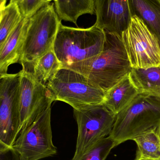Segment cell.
I'll return each mask as SVG.
<instances>
[{
	"instance_id": "cell-2",
	"label": "cell",
	"mask_w": 160,
	"mask_h": 160,
	"mask_svg": "<svg viewBox=\"0 0 160 160\" xmlns=\"http://www.w3.org/2000/svg\"><path fill=\"white\" fill-rule=\"evenodd\" d=\"M160 125V96L142 92L116 115L109 136L116 147Z\"/></svg>"
},
{
	"instance_id": "cell-24",
	"label": "cell",
	"mask_w": 160,
	"mask_h": 160,
	"mask_svg": "<svg viewBox=\"0 0 160 160\" xmlns=\"http://www.w3.org/2000/svg\"><path fill=\"white\" fill-rule=\"evenodd\" d=\"M148 93H152V94H155V95H158L160 97V89H157V90H153V91H150Z\"/></svg>"
},
{
	"instance_id": "cell-17",
	"label": "cell",
	"mask_w": 160,
	"mask_h": 160,
	"mask_svg": "<svg viewBox=\"0 0 160 160\" xmlns=\"http://www.w3.org/2000/svg\"><path fill=\"white\" fill-rule=\"evenodd\" d=\"M62 68V65L53 49L49 51L32 64L29 71L37 79L47 86V84Z\"/></svg>"
},
{
	"instance_id": "cell-23",
	"label": "cell",
	"mask_w": 160,
	"mask_h": 160,
	"mask_svg": "<svg viewBox=\"0 0 160 160\" xmlns=\"http://www.w3.org/2000/svg\"><path fill=\"white\" fill-rule=\"evenodd\" d=\"M7 0H0V11H2L6 6Z\"/></svg>"
},
{
	"instance_id": "cell-3",
	"label": "cell",
	"mask_w": 160,
	"mask_h": 160,
	"mask_svg": "<svg viewBox=\"0 0 160 160\" xmlns=\"http://www.w3.org/2000/svg\"><path fill=\"white\" fill-rule=\"evenodd\" d=\"M105 32L94 24L89 28H74L60 24L53 49L62 68L99 54L104 46Z\"/></svg>"
},
{
	"instance_id": "cell-19",
	"label": "cell",
	"mask_w": 160,
	"mask_h": 160,
	"mask_svg": "<svg viewBox=\"0 0 160 160\" xmlns=\"http://www.w3.org/2000/svg\"><path fill=\"white\" fill-rule=\"evenodd\" d=\"M22 18L18 7L14 4L9 3L3 10L0 21V51Z\"/></svg>"
},
{
	"instance_id": "cell-21",
	"label": "cell",
	"mask_w": 160,
	"mask_h": 160,
	"mask_svg": "<svg viewBox=\"0 0 160 160\" xmlns=\"http://www.w3.org/2000/svg\"><path fill=\"white\" fill-rule=\"evenodd\" d=\"M46 3L43 0H24L19 9L22 17L30 18Z\"/></svg>"
},
{
	"instance_id": "cell-12",
	"label": "cell",
	"mask_w": 160,
	"mask_h": 160,
	"mask_svg": "<svg viewBox=\"0 0 160 160\" xmlns=\"http://www.w3.org/2000/svg\"><path fill=\"white\" fill-rule=\"evenodd\" d=\"M30 18L22 17L0 51V75L7 74L8 67L19 63L29 25Z\"/></svg>"
},
{
	"instance_id": "cell-22",
	"label": "cell",
	"mask_w": 160,
	"mask_h": 160,
	"mask_svg": "<svg viewBox=\"0 0 160 160\" xmlns=\"http://www.w3.org/2000/svg\"><path fill=\"white\" fill-rule=\"evenodd\" d=\"M24 0H10V3L17 5L18 7H20L22 4Z\"/></svg>"
},
{
	"instance_id": "cell-4",
	"label": "cell",
	"mask_w": 160,
	"mask_h": 160,
	"mask_svg": "<svg viewBox=\"0 0 160 160\" xmlns=\"http://www.w3.org/2000/svg\"><path fill=\"white\" fill-rule=\"evenodd\" d=\"M61 23L53 3L45 4L30 17L19 62L22 68L29 70L35 61L52 49Z\"/></svg>"
},
{
	"instance_id": "cell-26",
	"label": "cell",
	"mask_w": 160,
	"mask_h": 160,
	"mask_svg": "<svg viewBox=\"0 0 160 160\" xmlns=\"http://www.w3.org/2000/svg\"><path fill=\"white\" fill-rule=\"evenodd\" d=\"M4 10V9H3ZM3 10L0 11V21H1V18H2V15Z\"/></svg>"
},
{
	"instance_id": "cell-1",
	"label": "cell",
	"mask_w": 160,
	"mask_h": 160,
	"mask_svg": "<svg viewBox=\"0 0 160 160\" xmlns=\"http://www.w3.org/2000/svg\"><path fill=\"white\" fill-rule=\"evenodd\" d=\"M104 32L105 42L99 54L63 68L83 75L92 84L105 92L129 75L132 67L122 38Z\"/></svg>"
},
{
	"instance_id": "cell-13",
	"label": "cell",
	"mask_w": 160,
	"mask_h": 160,
	"mask_svg": "<svg viewBox=\"0 0 160 160\" xmlns=\"http://www.w3.org/2000/svg\"><path fill=\"white\" fill-rule=\"evenodd\" d=\"M132 18L145 25L160 45V0H128Z\"/></svg>"
},
{
	"instance_id": "cell-14",
	"label": "cell",
	"mask_w": 160,
	"mask_h": 160,
	"mask_svg": "<svg viewBox=\"0 0 160 160\" xmlns=\"http://www.w3.org/2000/svg\"><path fill=\"white\" fill-rule=\"evenodd\" d=\"M139 94V91L128 75L104 92L102 103L111 112L116 115Z\"/></svg>"
},
{
	"instance_id": "cell-10",
	"label": "cell",
	"mask_w": 160,
	"mask_h": 160,
	"mask_svg": "<svg viewBox=\"0 0 160 160\" xmlns=\"http://www.w3.org/2000/svg\"><path fill=\"white\" fill-rule=\"evenodd\" d=\"M19 75L20 133L51 107L53 98L49 89L32 73L22 68Z\"/></svg>"
},
{
	"instance_id": "cell-5",
	"label": "cell",
	"mask_w": 160,
	"mask_h": 160,
	"mask_svg": "<svg viewBox=\"0 0 160 160\" xmlns=\"http://www.w3.org/2000/svg\"><path fill=\"white\" fill-rule=\"evenodd\" d=\"M53 101H61L80 110L103 102L104 92L95 87L87 78L66 68H60L47 84Z\"/></svg>"
},
{
	"instance_id": "cell-16",
	"label": "cell",
	"mask_w": 160,
	"mask_h": 160,
	"mask_svg": "<svg viewBox=\"0 0 160 160\" xmlns=\"http://www.w3.org/2000/svg\"><path fill=\"white\" fill-rule=\"evenodd\" d=\"M137 146L135 159L160 160V125L135 137Z\"/></svg>"
},
{
	"instance_id": "cell-20",
	"label": "cell",
	"mask_w": 160,
	"mask_h": 160,
	"mask_svg": "<svg viewBox=\"0 0 160 160\" xmlns=\"http://www.w3.org/2000/svg\"><path fill=\"white\" fill-rule=\"evenodd\" d=\"M114 148L113 142L108 136L98 142L78 160H105Z\"/></svg>"
},
{
	"instance_id": "cell-11",
	"label": "cell",
	"mask_w": 160,
	"mask_h": 160,
	"mask_svg": "<svg viewBox=\"0 0 160 160\" xmlns=\"http://www.w3.org/2000/svg\"><path fill=\"white\" fill-rule=\"evenodd\" d=\"M96 26L122 38L131 22L128 0H94Z\"/></svg>"
},
{
	"instance_id": "cell-18",
	"label": "cell",
	"mask_w": 160,
	"mask_h": 160,
	"mask_svg": "<svg viewBox=\"0 0 160 160\" xmlns=\"http://www.w3.org/2000/svg\"><path fill=\"white\" fill-rule=\"evenodd\" d=\"M129 76L139 93L160 88V65L146 68H132Z\"/></svg>"
},
{
	"instance_id": "cell-25",
	"label": "cell",
	"mask_w": 160,
	"mask_h": 160,
	"mask_svg": "<svg viewBox=\"0 0 160 160\" xmlns=\"http://www.w3.org/2000/svg\"><path fill=\"white\" fill-rule=\"evenodd\" d=\"M43 1L46 3H50L51 1H54V2H56L57 0H43Z\"/></svg>"
},
{
	"instance_id": "cell-9",
	"label": "cell",
	"mask_w": 160,
	"mask_h": 160,
	"mask_svg": "<svg viewBox=\"0 0 160 160\" xmlns=\"http://www.w3.org/2000/svg\"><path fill=\"white\" fill-rule=\"evenodd\" d=\"M122 39L132 68L160 65V44L137 17L132 18Z\"/></svg>"
},
{
	"instance_id": "cell-6",
	"label": "cell",
	"mask_w": 160,
	"mask_h": 160,
	"mask_svg": "<svg viewBox=\"0 0 160 160\" xmlns=\"http://www.w3.org/2000/svg\"><path fill=\"white\" fill-rule=\"evenodd\" d=\"M78 126L76 151L71 160H78L102 139L110 135L116 115L102 103L74 110Z\"/></svg>"
},
{
	"instance_id": "cell-8",
	"label": "cell",
	"mask_w": 160,
	"mask_h": 160,
	"mask_svg": "<svg viewBox=\"0 0 160 160\" xmlns=\"http://www.w3.org/2000/svg\"><path fill=\"white\" fill-rule=\"evenodd\" d=\"M19 75H0V141L12 146L20 133Z\"/></svg>"
},
{
	"instance_id": "cell-27",
	"label": "cell",
	"mask_w": 160,
	"mask_h": 160,
	"mask_svg": "<svg viewBox=\"0 0 160 160\" xmlns=\"http://www.w3.org/2000/svg\"><path fill=\"white\" fill-rule=\"evenodd\" d=\"M134 160H156L145 159H135Z\"/></svg>"
},
{
	"instance_id": "cell-7",
	"label": "cell",
	"mask_w": 160,
	"mask_h": 160,
	"mask_svg": "<svg viewBox=\"0 0 160 160\" xmlns=\"http://www.w3.org/2000/svg\"><path fill=\"white\" fill-rule=\"evenodd\" d=\"M51 115L50 107L21 132L12 146L20 160H39L57 154L52 142Z\"/></svg>"
},
{
	"instance_id": "cell-15",
	"label": "cell",
	"mask_w": 160,
	"mask_h": 160,
	"mask_svg": "<svg viewBox=\"0 0 160 160\" xmlns=\"http://www.w3.org/2000/svg\"><path fill=\"white\" fill-rule=\"evenodd\" d=\"M55 9L61 21L70 22L77 25L80 16L93 15L94 0H57L54 2Z\"/></svg>"
}]
</instances>
